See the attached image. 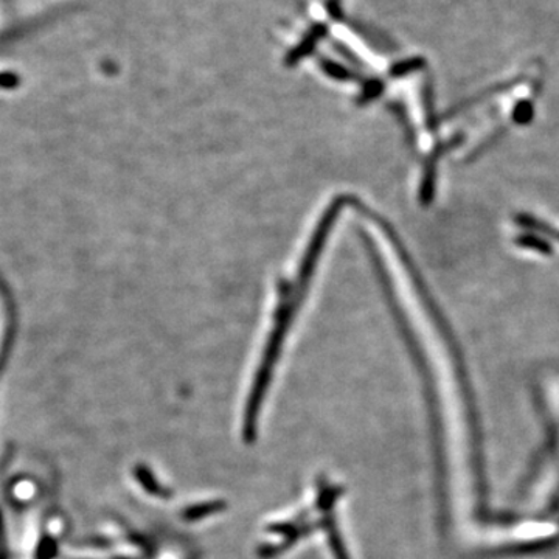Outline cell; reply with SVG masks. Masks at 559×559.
<instances>
[{
  "instance_id": "cell-1",
  "label": "cell",
  "mask_w": 559,
  "mask_h": 559,
  "mask_svg": "<svg viewBox=\"0 0 559 559\" xmlns=\"http://www.w3.org/2000/svg\"><path fill=\"white\" fill-rule=\"evenodd\" d=\"M543 417L546 444L530 474L520 516L540 522L559 539V399L543 396Z\"/></svg>"
},
{
  "instance_id": "cell-3",
  "label": "cell",
  "mask_w": 559,
  "mask_h": 559,
  "mask_svg": "<svg viewBox=\"0 0 559 559\" xmlns=\"http://www.w3.org/2000/svg\"><path fill=\"white\" fill-rule=\"evenodd\" d=\"M516 242L525 249L538 250L540 253H551L549 242L544 241L540 237H535V235H525V237L521 235Z\"/></svg>"
},
{
  "instance_id": "cell-2",
  "label": "cell",
  "mask_w": 559,
  "mask_h": 559,
  "mask_svg": "<svg viewBox=\"0 0 559 559\" xmlns=\"http://www.w3.org/2000/svg\"><path fill=\"white\" fill-rule=\"evenodd\" d=\"M516 223L518 226L524 227V229L535 231V234L547 235V237L559 241V230L544 223V221L535 218V216L518 215Z\"/></svg>"
},
{
  "instance_id": "cell-4",
  "label": "cell",
  "mask_w": 559,
  "mask_h": 559,
  "mask_svg": "<svg viewBox=\"0 0 559 559\" xmlns=\"http://www.w3.org/2000/svg\"><path fill=\"white\" fill-rule=\"evenodd\" d=\"M533 116V109L532 105L530 103H521L520 106L516 108V114H514V119L516 121H520V123H525V121H528L532 119Z\"/></svg>"
}]
</instances>
